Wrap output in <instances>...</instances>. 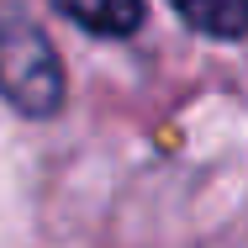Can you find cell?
<instances>
[{
  "mask_svg": "<svg viewBox=\"0 0 248 248\" xmlns=\"http://www.w3.org/2000/svg\"><path fill=\"white\" fill-rule=\"evenodd\" d=\"M0 95L21 116H53L63 106V63L43 27L21 11L0 16Z\"/></svg>",
  "mask_w": 248,
  "mask_h": 248,
  "instance_id": "obj_1",
  "label": "cell"
},
{
  "mask_svg": "<svg viewBox=\"0 0 248 248\" xmlns=\"http://www.w3.org/2000/svg\"><path fill=\"white\" fill-rule=\"evenodd\" d=\"M58 16H69L74 27L95 32V37H132L143 27V0H53Z\"/></svg>",
  "mask_w": 248,
  "mask_h": 248,
  "instance_id": "obj_2",
  "label": "cell"
},
{
  "mask_svg": "<svg viewBox=\"0 0 248 248\" xmlns=\"http://www.w3.org/2000/svg\"><path fill=\"white\" fill-rule=\"evenodd\" d=\"M196 32L217 37V43H238L248 27V5L243 0H169Z\"/></svg>",
  "mask_w": 248,
  "mask_h": 248,
  "instance_id": "obj_3",
  "label": "cell"
}]
</instances>
